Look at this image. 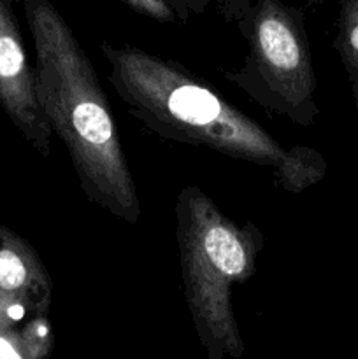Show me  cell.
<instances>
[{
  "label": "cell",
  "instance_id": "obj_1",
  "mask_svg": "<svg viewBox=\"0 0 358 359\" xmlns=\"http://www.w3.org/2000/svg\"><path fill=\"white\" fill-rule=\"evenodd\" d=\"M100 51L109 67V83L128 114L161 139L209 147L270 168L276 184L291 195L325 177L321 153L283 147L255 119L179 63L128 44L102 42Z\"/></svg>",
  "mask_w": 358,
  "mask_h": 359
},
{
  "label": "cell",
  "instance_id": "obj_2",
  "mask_svg": "<svg viewBox=\"0 0 358 359\" xmlns=\"http://www.w3.org/2000/svg\"><path fill=\"white\" fill-rule=\"evenodd\" d=\"M35 48V91L53 133L69 153L84 196L128 224L140 200L111 105L86 51L49 0H25Z\"/></svg>",
  "mask_w": 358,
  "mask_h": 359
},
{
  "label": "cell",
  "instance_id": "obj_3",
  "mask_svg": "<svg viewBox=\"0 0 358 359\" xmlns=\"http://www.w3.org/2000/svg\"><path fill=\"white\" fill-rule=\"evenodd\" d=\"M175 237L188 312L211 359L244 351L232 293L256 270L265 237L255 223H235L199 186L175 200Z\"/></svg>",
  "mask_w": 358,
  "mask_h": 359
},
{
  "label": "cell",
  "instance_id": "obj_4",
  "mask_svg": "<svg viewBox=\"0 0 358 359\" xmlns=\"http://www.w3.org/2000/svg\"><path fill=\"white\" fill-rule=\"evenodd\" d=\"M235 25L248 55L237 70L223 72L225 79L270 114L311 126L319 107L304 11L283 0H251Z\"/></svg>",
  "mask_w": 358,
  "mask_h": 359
},
{
  "label": "cell",
  "instance_id": "obj_5",
  "mask_svg": "<svg viewBox=\"0 0 358 359\" xmlns=\"http://www.w3.org/2000/svg\"><path fill=\"white\" fill-rule=\"evenodd\" d=\"M0 107L25 140L49 156L53 130L39 105L35 69L28 63L14 0H0Z\"/></svg>",
  "mask_w": 358,
  "mask_h": 359
},
{
  "label": "cell",
  "instance_id": "obj_6",
  "mask_svg": "<svg viewBox=\"0 0 358 359\" xmlns=\"http://www.w3.org/2000/svg\"><path fill=\"white\" fill-rule=\"evenodd\" d=\"M0 293L27 302L34 314H49L53 283L37 251L0 224Z\"/></svg>",
  "mask_w": 358,
  "mask_h": 359
},
{
  "label": "cell",
  "instance_id": "obj_7",
  "mask_svg": "<svg viewBox=\"0 0 358 359\" xmlns=\"http://www.w3.org/2000/svg\"><path fill=\"white\" fill-rule=\"evenodd\" d=\"M333 48L339 53L340 62L353 84L354 97L358 98V0L340 2Z\"/></svg>",
  "mask_w": 358,
  "mask_h": 359
},
{
  "label": "cell",
  "instance_id": "obj_8",
  "mask_svg": "<svg viewBox=\"0 0 358 359\" xmlns=\"http://www.w3.org/2000/svg\"><path fill=\"white\" fill-rule=\"evenodd\" d=\"M49 314H32L20 333L25 346L30 351L32 356L37 358L39 353L51 346V323Z\"/></svg>",
  "mask_w": 358,
  "mask_h": 359
},
{
  "label": "cell",
  "instance_id": "obj_9",
  "mask_svg": "<svg viewBox=\"0 0 358 359\" xmlns=\"http://www.w3.org/2000/svg\"><path fill=\"white\" fill-rule=\"evenodd\" d=\"M119 2L130 7L133 13L142 14V16L151 18L154 21H160V23H174V21H178L175 14L168 7L167 0H119Z\"/></svg>",
  "mask_w": 358,
  "mask_h": 359
},
{
  "label": "cell",
  "instance_id": "obj_10",
  "mask_svg": "<svg viewBox=\"0 0 358 359\" xmlns=\"http://www.w3.org/2000/svg\"><path fill=\"white\" fill-rule=\"evenodd\" d=\"M0 359H35L14 326L0 323Z\"/></svg>",
  "mask_w": 358,
  "mask_h": 359
},
{
  "label": "cell",
  "instance_id": "obj_11",
  "mask_svg": "<svg viewBox=\"0 0 358 359\" xmlns=\"http://www.w3.org/2000/svg\"><path fill=\"white\" fill-rule=\"evenodd\" d=\"M211 0H167L168 7L175 14V20L181 23H188L193 16H200L206 13Z\"/></svg>",
  "mask_w": 358,
  "mask_h": 359
},
{
  "label": "cell",
  "instance_id": "obj_12",
  "mask_svg": "<svg viewBox=\"0 0 358 359\" xmlns=\"http://www.w3.org/2000/svg\"><path fill=\"white\" fill-rule=\"evenodd\" d=\"M251 0H218V7H220V14L223 16L225 21L237 23L248 11Z\"/></svg>",
  "mask_w": 358,
  "mask_h": 359
},
{
  "label": "cell",
  "instance_id": "obj_13",
  "mask_svg": "<svg viewBox=\"0 0 358 359\" xmlns=\"http://www.w3.org/2000/svg\"><path fill=\"white\" fill-rule=\"evenodd\" d=\"M326 0H305V4H307L309 7H318L321 6V4H325Z\"/></svg>",
  "mask_w": 358,
  "mask_h": 359
}]
</instances>
